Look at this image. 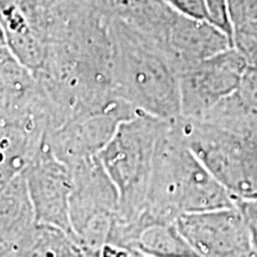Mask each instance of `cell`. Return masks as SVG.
<instances>
[{"mask_svg": "<svg viewBox=\"0 0 257 257\" xmlns=\"http://www.w3.org/2000/svg\"><path fill=\"white\" fill-rule=\"evenodd\" d=\"M172 121L182 142L227 188L234 202L255 197L246 174L242 136L202 118L180 115Z\"/></svg>", "mask_w": 257, "mask_h": 257, "instance_id": "cell-5", "label": "cell"}, {"mask_svg": "<svg viewBox=\"0 0 257 257\" xmlns=\"http://www.w3.org/2000/svg\"><path fill=\"white\" fill-rule=\"evenodd\" d=\"M236 206L239 208L240 213L248 226L252 246L257 253V195L251 198L239 199L236 201Z\"/></svg>", "mask_w": 257, "mask_h": 257, "instance_id": "cell-19", "label": "cell"}, {"mask_svg": "<svg viewBox=\"0 0 257 257\" xmlns=\"http://www.w3.org/2000/svg\"><path fill=\"white\" fill-rule=\"evenodd\" d=\"M166 3L185 17L206 22L205 0H166Z\"/></svg>", "mask_w": 257, "mask_h": 257, "instance_id": "cell-20", "label": "cell"}, {"mask_svg": "<svg viewBox=\"0 0 257 257\" xmlns=\"http://www.w3.org/2000/svg\"><path fill=\"white\" fill-rule=\"evenodd\" d=\"M227 2L233 29V47L249 59L257 50V0Z\"/></svg>", "mask_w": 257, "mask_h": 257, "instance_id": "cell-15", "label": "cell"}, {"mask_svg": "<svg viewBox=\"0 0 257 257\" xmlns=\"http://www.w3.org/2000/svg\"><path fill=\"white\" fill-rule=\"evenodd\" d=\"M169 120L138 112L117 128L99 159L119 193L117 219L131 221L146 207L160 140Z\"/></svg>", "mask_w": 257, "mask_h": 257, "instance_id": "cell-3", "label": "cell"}, {"mask_svg": "<svg viewBox=\"0 0 257 257\" xmlns=\"http://www.w3.org/2000/svg\"><path fill=\"white\" fill-rule=\"evenodd\" d=\"M206 22L230 38L233 44V29L227 0H205Z\"/></svg>", "mask_w": 257, "mask_h": 257, "instance_id": "cell-18", "label": "cell"}, {"mask_svg": "<svg viewBox=\"0 0 257 257\" xmlns=\"http://www.w3.org/2000/svg\"><path fill=\"white\" fill-rule=\"evenodd\" d=\"M248 68V59L232 47L181 70V115L204 117L239 88Z\"/></svg>", "mask_w": 257, "mask_h": 257, "instance_id": "cell-6", "label": "cell"}, {"mask_svg": "<svg viewBox=\"0 0 257 257\" xmlns=\"http://www.w3.org/2000/svg\"><path fill=\"white\" fill-rule=\"evenodd\" d=\"M248 61H249V66L250 67H255V68H257V50L252 54L251 56L249 57Z\"/></svg>", "mask_w": 257, "mask_h": 257, "instance_id": "cell-21", "label": "cell"}, {"mask_svg": "<svg viewBox=\"0 0 257 257\" xmlns=\"http://www.w3.org/2000/svg\"><path fill=\"white\" fill-rule=\"evenodd\" d=\"M0 257H85L70 234L47 224L36 226L24 238L0 249Z\"/></svg>", "mask_w": 257, "mask_h": 257, "instance_id": "cell-14", "label": "cell"}, {"mask_svg": "<svg viewBox=\"0 0 257 257\" xmlns=\"http://www.w3.org/2000/svg\"><path fill=\"white\" fill-rule=\"evenodd\" d=\"M110 36L114 94L138 112L166 120L180 117V73L165 51L118 17L111 18Z\"/></svg>", "mask_w": 257, "mask_h": 257, "instance_id": "cell-1", "label": "cell"}, {"mask_svg": "<svg viewBox=\"0 0 257 257\" xmlns=\"http://www.w3.org/2000/svg\"><path fill=\"white\" fill-rule=\"evenodd\" d=\"M161 2H166V0H161Z\"/></svg>", "mask_w": 257, "mask_h": 257, "instance_id": "cell-23", "label": "cell"}, {"mask_svg": "<svg viewBox=\"0 0 257 257\" xmlns=\"http://www.w3.org/2000/svg\"><path fill=\"white\" fill-rule=\"evenodd\" d=\"M232 95L244 113L257 117V68L249 66L239 88Z\"/></svg>", "mask_w": 257, "mask_h": 257, "instance_id": "cell-16", "label": "cell"}, {"mask_svg": "<svg viewBox=\"0 0 257 257\" xmlns=\"http://www.w3.org/2000/svg\"><path fill=\"white\" fill-rule=\"evenodd\" d=\"M180 231L199 257H255L251 237L237 206L180 217Z\"/></svg>", "mask_w": 257, "mask_h": 257, "instance_id": "cell-9", "label": "cell"}, {"mask_svg": "<svg viewBox=\"0 0 257 257\" xmlns=\"http://www.w3.org/2000/svg\"><path fill=\"white\" fill-rule=\"evenodd\" d=\"M50 102L35 74L0 43V124H21L48 131Z\"/></svg>", "mask_w": 257, "mask_h": 257, "instance_id": "cell-11", "label": "cell"}, {"mask_svg": "<svg viewBox=\"0 0 257 257\" xmlns=\"http://www.w3.org/2000/svg\"><path fill=\"white\" fill-rule=\"evenodd\" d=\"M47 130L21 124H0V186L23 174L46 141Z\"/></svg>", "mask_w": 257, "mask_h": 257, "instance_id": "cell-13", "label": "cell"}, {"mask_svg": "<svg viewBox=\"0 0 257 257\" xmlns=\"http://www.w3.org/2000/svg\"><path fill=\"white\" fill-rule=\"evenodd\" d=\"M149 38L165 51L179 73L233 47L230 38L207 22L178 14L166 4Z\"/></svg>", "mask_w": 257, "mask_h": 257, "instance_id": "cell-8", "label": "cell"}, {"mask_svg": "<svg viewBox=\"0 0 257 257\" xmlns=\"http://www.w3.org/2000/svg\"><path fill=\"white\" fill-rule=\"evenodd\" d=\"M172 120L157 147L141 214L153 221H178L184 214L236 206L227 188L182 142Z\"/></svg>", "mask_w": 257, "mask_h": 257, "instance_id": "cell-2", "label": "cell"}, {"mask_svg": "<svg viewBox=\"0 0 257 257\" xmlns=\"http://www.w3.org/2000/svg\"><path fill=\"white\" fill-rule=\"evenodd\" d=\"M242 138L246 174L253 194L257 195V117H251L248 120Z\"/></svg>", "mask_w": 257, "mask_h": 257, "instance_id": "cell-17", "label": "cell"}, {"mask_svg": "<svg viewBox=\"0 0 257 257\" xmlns=\"http://www.w3.org/2000/svg\"><path fill=\"white\" fill-rule=\"evenodd\" d=\"M137 113L133 106L118 99L104 108L73 115L48 131L46 144L57 159L70 167L99 156L119 125Z\"/></svg>", "mask_w": 257, "mask_h": 257, "instance_id": "cell-7", "label": "cell"}, {"mask_svg": "<svg viewBox=\"0 0 257 257\" xmlns=\"http://www.w3.org/2000/svg\"><path fill=\"white\" fill-rule=\"evenodd\" d=\"M36 224L34 205L23 173L0 186V249L19 242Z\"/></svg>", "mask_w": 257, "mask_h": 257, "instance_id": "cell-12", "label": "cell"}, {"mask_svg": "<svg viewBox=\"0 0 257 257\" xmlns=\"http://www.w3.org/2000/svg\"><path fill=\"white\" fill-rule=\"evenodd\" d=\"M70 221L85 257H100L119 208V193L99 156L70 166Z\"/></svg>", "mask_w": 257, "mask_h": 257, "instance_id": "cell-4", "label": "cell"}, {"mask_svg": "<svg viewBox=\"0 0 257 257\" xmlns=\"http://www.w3.org/2000/svg\"><path fill=\"white\" fill-rule=\"evenodd\" d=\"M24 175L37 224L59 227L74 238L69 206L72 193L69 166L57 159L44 141L43 147L25 169Z\"/></svg>", "mask_w": 257, "mask_h": 257, "instance_id": "cell-10", "label": "cell"}, {"mask_svg": "<svg viewBox=\"0 0 257 257\" xmlns=\"http://www.w3.org/2000/svg\"><path fill=\"white\" fill-rule=\"evenodd\" d=\"M131 257H146V256L141 255V253H138V252H134L133 251V253H131Z\"/></svg>", "mask_w": 257, "mask_h": 257, "instance_id": "cell-22", "label": "cell"}]
</instances>
